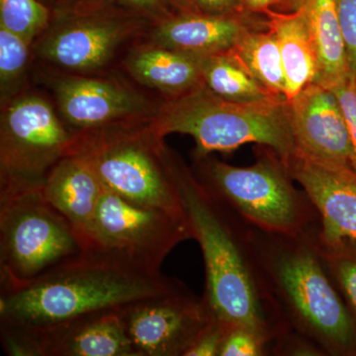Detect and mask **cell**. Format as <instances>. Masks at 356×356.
<instances>
[{
  "label": "cell",
  "mask_w": 356,
  "mask_h": 356,
  "mask_svg": "<svg viewBox=\"0 0 356 356\" xmlns=\"http://www.w3.org/2000/svg\"><path fill=\"white\" fill-rule=\"evenodd\" d=\"M165 158L185 216L205 264L204 298L229 327L261 332L270 341L290 332L248 250L240 217L212 193L168 146Z\"/></svg>",
  "instance_id": "1"
},
{
  "label": "cell",
  "mask_w": 356,
  "mask_h": 356,
  "mask_svg": "<svg viewBox=\"0 0 356 356\" xmlns=\"http://www.w3.org/2000/svg\"><path fill=\"white\" fill-rule=\"evenodd\" d=\"M184 288L181 281L161 273H149L99 250H86L36 280L1 286L0 322L43 330Z\"/></svg>",
  "instance_id": "2"
},
{
  "label": "cell",
  "mask_w": 356,
  "mask_h": 356,
  "mask_svg": "<svg viewBox=\"0 0 356 356\" xmlns=\"http://www.w3.org/2000/svg\"><path fill=\"white\" fill-rule=\"evenodd\" d=\"M248 226V250L288 325L329 355L355 353L356 322L321 255L318 228L278 235Z\"/></svg>",
  "instance_id": "3"
},
{
  "label": "cell",
  "mask_w": 356,
  "mask_h": 356,
  "mask_svg": "<svg viewBox=\"0 0 356 356\" xmlns=\"http://www.w3.org/2000/svg\"><path fill=\"white\" fill-rule=\"evenodd\" d=\"M149 124L163 139L175 133L191 136L195 159L215 152L231 153L247 144L268 147L282 161L296 151L287 102H229L204 84L161 102Z\"/></svg>",
  "instance_id": "4"
},
{
  "label": "cell",
  "mask_w": 356,
  "mask_h": 356,
  "mask_svg": "<svg viewBox=\"0 0 356 356\" xmlns=\"http://www.w3.org/2000/svg\"><path fill=\"white\" fill-rule=\"evenodd\" d=\"M165 147L149 119H143L72 133L67 156L81 159L105 188L121 197L185 216L166 165Z\"/></svg>",
  "instance_id": "5"
},
{
  "label": "cell",
  "mask_w": 356,
  "mask_h": 356,
  "mask_svg": "<svg viewBox=\"0 0 356 356\" xmlns=\"http://www.w3.org/2000/svg\"><path fill=\"white\" fill-rule=\"evenodd\" d=\"M198 179L250 226L278 235H298L318 220L310 198L297 191L277 154L247 168L210 156L196 159Z\"/></svg>",
  "instance_id": "6"
},
{
  "label": "cell",
  "mask_w": 356,
  "mask_h": 356,
  "mask_svg": "<svg viewBox=\"0 0 356 356\" xmlns=\"http://www.w3.org/2000/svg\"><path fill=\"white\" fill-rule=\"evenodd\" d=\"M152 24L110 0L51 10L50 24L32 44V54L65 74L95 76L130 50Z\"/></svg>",
  "instance_id": "7"
},
{
  "label": "cell",
  "mask_w": 356,
  "mask_h": 356,
  "mask_svg": "<svg viewBox=\"0 0 356 356\" xmlns=\"http://www.w3.org/2000/svg\"><path fill=\"white\" fill-rule=\"evenodd\" d=\"M86 252L72 225L40 188L0 198V283L36 280Z\"/></svg>",
  "instance_id": "8"
},
{
  "label": "cell",
  "mask_w": 356,
  "mask_h": 356,
  "mask_svg": "<svg viewBox=\"0 0 356 356\" xmlns=\"http://www.w3.org/2000/svg\"><path fill=\"white\" fill-rule=\"evenodd\" d=\"M72 139L51 103L36 93L24 91L1 105L0 198L40 188Z\"/></svg>",
  "instance_id": "9"
},
{
  "label": "cell",
  "mask_w": 356,
  "mask_h": 356,
  "mask_svg": "<svg viewBox=\"0 0 356 356\" xmlns=\"http://www.w3.org/2000/svg\"><path fill=\"white\" fill-rule=\"evenodd\" d=\"M191 238L193 231L186 217L131 202L104 187L89 250L159 273L173 248Z\"/></svg>",
  "instance_id": "10"
},
{
  "label": "cell",
  "mask_w": 356,
  "mask_h": 356,
  "mask_svg": "<svg viewBox=\"0 0 356 356\" xmlns=\"http://www.w3.org/2000/svg\"><path fill=\"white\" fill-rule=\"evenodd\" d=\"M136 356H184L213 317L206 299L187 288L122 307Z\"/></svg>",
  "instance_id": "11"
},
{
  "label": "cell",
  "mask_w": 356,
  "mask_h": 356,
  "mask_svg": "<svg viewBox=\"0 0 356 356\" xmlns=\"http://www.w3.org/2000/svg\"><path fill=\"white\" fill-rule=\"evenodd\" d=\"M49 81L60 118L72 133L151 119L159 108L158 103L116 77L62 74Z\"/></svg>",
  "instance_id": "12"
},
{
  "label": "cell",
  "mask_w": 356,
  "mask_h": 356,
  "mask_svg": "<svg viewBox=\"0 0 356 356\" xmlns=\"http://www.w3.org/2000/svg\"><path fill=\"white\" fill-rule=\"evenodd\" d=\"M317 210L318 238L325 245L356 242V172L321 163L295 151L283 161Z\"/></svg>",
  "instance_id": "13"
},
{
  "label": "cell",
  "mask_w": 356,
  "mask_h": 356,
  "mask_svg": "<svg viewBox=\"0 0 356 356\" xmlns=\"http://www.w3.org/2000/svg\"><path fill=\"white\" fill-rule=\"evenodd\" d=\"M287 108L296 151L321 163L351 168L350 130L332 89L309 84L287 102Z\"/></svg>",
  "instance_id": "14"
},
{
  "label": "cell",
  "mask_w": 356,
  "mask_h": 356,
  "mask_svg": "<svg viewBox=\"0 0 356 356\" xmlns=\"http://www.w3.org/2000/svg\"><path fill=\"white\" fill-rule=\"evenodd\" d=\"M120 309L79 316L43 330L26 329L36 339L39 356H136Z\"/></svg>",
  "instance_id": "15"
},
{
  "label": "cell",
  "mask_w": 356,
  "mask_h": 356,
  "mask_svg": "<svg viewBox=\"0 0 356 356\" xmlns=\"http://www.w3.org/2000/svg\"><path fill=\"white\" fill-rule=\"evenodd\" d=\"M103 189L95 173L70 154L53 166L41 186L44 199L72 225L86 250H90L92 243Z\"/></svg>",
  "instance_id": "16"
},
{
  "label": "cell",
  "mask_w": 356,
  "mask_h": 356,
  "mask_svg": "<svg viewBox=\"0 0 356 356\" xmlns=\"http://www.w3.org/2000/svg\"><path fill=\"white\" fill-rule=\"evenodd\" d=\"M248 28L235 14L175 13L153 23L146 41L206 57L233 49Z\"/></svg>",
  "instance_id": "17"
},
{
  "label": "cell",
  "mask_w": 356,
  "mask_h": 356,
  "mask_svg": "<svg viewBox=\"0 0 356 356\" xmlns=\"http://www.w3.org/2000/svg\"><path fill=\"white\" fill-rule=\"evenodd\" d=\"M201 58L143 40L128 50L122 64L136 83L168 99L203 86Z\"/></svg>",
  "instance_id": "18"
},
{
  "label": "cell",
  "mask_w": 356,
  "mask_h": 356,
  "mask_svg": "<svg viewBox=\"0 0 356 356\" xmlns=\"http://www.w3.org/2000/svg\"><path fill=\"white\" fill-rule=\"evenodd\" d=\"M268 29L275 35L286 81L287 102L317 79L315 49L304 14L300 6L292 13H278L266 9Z\"/></svg>",
  "instance_id": "19"
},
{
  "label": "cell",
  "mask_w": 356,
  "mask_h": 356,
  "mask_svg": "<svg viewBox=\"0 0 356 356\" xmlns=\"http://www.w3.org/2000/svg\"><path fill=\"white\" fill-rule=\"evenodd\" d=\"M300 6L305 14L317 58L315 83L334 88L350 77L339 24V0H304Z\"/></svg>",
  "instance_id": "20"
},
{
  "label": "cell",
  "mask_w": 356,
  "mask_h": 356,
  "mask_svg": "<svg viewBox=\"0 0 356 356\" xmlns=\"http://www.w3.org/2000/svg\"><path fill=\"white\" fill-rule=\"evenodd\" d=\"M204 86L234 102H286L259 83L241 62L233 49L201 58Z\"/></svg>",
  "instance_id": "21"
},
{
  "label": "cell",
  "mask_w": 356,
  "mask_h": 356,
  "mask_svg": "<svg viewBox=\"0 0 356 356\" xmlns=\"http://www.w3.org/2000/svg\"><path fill=\"white\" fill-rule=\"evenodd\" d=\"M241 62L273 95L286 100V81L277 39L268 32L247 30L233 48Z\"/></svg>",
  "instance_id": "22"
},
{
  "label": "cell",
  "mask_w": 356,
  "mask_h": 356,
  "mask_svg": "<svg viewBox=\"0 0 356 356\" xmlns=\"http://www.w3.org/2000/svg\"><path fill=\"white\" fill-rule=\"evenodd\" d=\"M32 44L0 28V96L1 105L24 92Z\"/></svg>",
  "instance_id": "23"
},
{
  "label": "cell",
  "mask_w": 356,
  "mask_h": 356,
  "mask_svg": "<svg viewBox=\"0 0 356 356\" xmlns=\"http://www.w3.org/2000/svg\"><path fill=\"white\" fill-rule=\"evenodd\" d=\"M51 18V9L40 0H0V28L34 43Z\"/></svg>",
  "instance_id": "24"
},
{
  "label": "cell",
  "mask_w": 356,
  "mask_h": 356,
  "mask_svg": "<svg viewBox=\"0 0 356 356\" xmlns=\"http://www.w3.org/2000/svg\"><path fill=\"white\" fill-rule=\"evenodd\" d=\"M317 240L318 250L332 280L336 281L356 317V242L325 245Z\"/></svg>",
  "instance_id": "25"
},
{
  "label": "cell",
  "mask_w": 356,
  "mask_h": 356,
  "mask_svg": "<svg viewBox=\"0 0 356 356\" xmlns=\"http://www.w3.org/2000/svg\"><path fill=\"white\" fill-rule=\"evenodd\" d=\"M268 337L243 327H229L220 356H261L266 353Z\"/></svg>",
  "instance_id": "26"
},
{
  "label": "cell",
  "mask_w": 356,
  "mask_h": 356,
  "mask_svg": "<svg viewBox=\"0 0 356 356\" xmlns=\"http://www.w3.org/2000/svg\"><path fill=\"white\" fill-rule=\"evenodd\" d=\"M229 325L213 316L184 356H220Z\"/></svg>",
  "instance_id": "27"
},
{
  "label": "cell",
  "mask_w": 356,
  "mask_h": 356,
  "mask_svg": "<svg viewBox=\"0 0 356 356\" xmlns=\"http://www.w3.org/2000/svg\"><path fill=\"white\" fill-rule=\"evenodd\" d=\"M339 18L350 76L356 77V0H339Z\"/></svg>",
  "instance_id": "28"
},
{
  "label": "cell",
  "mask_w": 356,
  "mask_h": 356,
  "mask_svg": "<svg viewBox=\"0 0 356 356\" xmlns=\"http://www.w3.org/2000/svg\"><path fill=\"white\" fill-rule=\"evenodd\" d=\"M332 90L336 95L348 122L353 149L351 168L356 172V86L353 77H348L343 83L332 88Z\"/></svg>",
  "instance_id": "29"
},
{
  "label": "cell",
  "mask_w": 356,
  "mask_h": 356,
  "mask_svg": "<svg viewBox=\"0 0 356 356\" xmlns=\"http://www.w3.org/2000/svg\"><path fill=\"white\" fill-rule=\"evenodd\" d=\"M116 6L156 23L175 13L168 0H110Z\"/></svg>",
  "instance_id": "30"
},
{
  "label": "cell",
  "mask_w": 356,
  "mask_h": 356,
  "mask_svg": "<svg viewBox=\"0 0 356 356\" xmlns=\"http://www.w3.org/2000/svg\"><path fill=\"white\" fill-rule=\"evenodd\" d=\"M199 13L231 14L238 8L240 0H194Z\"/></svg>",
  "instance_id": "31"
},
{
  "label": "cell",
  "mask_w": 356,
  "mask_h": 356,
  "mask_svg": "<svg viewBox=\"0 0 356 356\" xmlns=\"http://www.w3.org/2000/svg\"><path fill=\"white\" fill-rule=\"evenodd\" d=\"M105 0H43L51 10H67V9L81 8V7L100 3Z\"/></svg>",
  "instance_id": "32"
},
{
  "label": "cell",
  "mask_w": 356,
  "mask_h": 356,
  "mask_svg": "<svg viewBox=\"0 0 356 356\" xmlns=\"http://www.w3.org/2000/svg\"><path fill=\"white\" fill-rule=\"evenodd\" d=\"M175 13H199L194 0H168Z\"/></svg>",
  "instance_id": "33"
},
{
  "label": "cell",
  "mask_w": 356,
  "mask_h": 356,
  "mask_svg": "<svg viewBox=\"0 0 356 356\" xmlns=\"http://www.w3.org/2000/svg\"><path fill=\"white\" fill-rule=\"evenodd\" d=\"M248 8L252 10H264L269 8V6L278 3L280 0H245Z\"/></svg>",
  "instance_id": "34"
},
{
  "label": "cell",
  "mask_w": 356,
  "mask_h": 356,
  "mask_svg": "<svg viewBox=\"0 0 356 356\" xmlns=\"http://www.w3.org/2000/svg\"><path fill=\"white\" fill-rule=\"evenodd\" d=\"M353 81H355V86H356V77H353Z\"/></svg>",
  "instance_id": "35"
},
{
  "label": "cell",
  "mask_w": 356,
  "mask_h": 356,
  "mask_svg": "<svg viewBox=\"0 0 356 356\" xmlns=\"http://www.w3.org/2000/svg\"><path fill=\"white\" fill-rule=\"evenodd\" d=\"M40 1H42V2H43V0H40ZM43 3H44V2H43Z\"/></svg>",
  "instance_id": "36"
}]
</instances>
